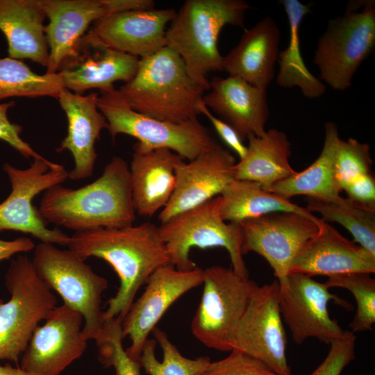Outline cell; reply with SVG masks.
<instances>
[{
    "label": "cell",
    "instance_id": "6da1fadb",
    "mask_svg": "<svg viewBox=\"0 0 375 375\" xmlns=\"http://www.w3.org/2000/svg\"><path fill=\"white\" fill-rule=\"evenodd\" d=\"M67 246L85 260L92 256L104 260L118 275L119 287L106 302L104 321L123 320L140 287L158 268L170 264L158 226L149 222L74 232Z\"/></svg>",
    "mask_w": 375,
    "mask_h": 375
},
{
    "label": "cell",
    "instance_id": "7a4b0ae2",
    "mask_svg": "<svg viewBox=\"0 0 375 375\" xmlns=\"http://www.w3.org/2000/svg\"><path fill=\"white\" fill-rule=\"evenodd\" d=\"M38 211L44 221L74 232L133 225L129 167L115 156L90 184L78 189L56 185L44 191Z\"/></svg>",
    "mask_w": 375,
    "mask_h": 375
},
{
    "label": "cell",
    "instance_id": "3957f363",
    "mask_svg": "<svg viewBox=\"0 0 375 375\" xmlns=\"http://www.w3.org/2000/svg\"><path fill=\"white\" fill-rule=\"evenodd\" d=\"M119 90L134 110L170 123L197 119V104L206 91L167 46L140 58L135 75Z\"/></svg>",
    "mask_w": 375,
    "mask_h": 375
},
{
    "label": "cell",
    "instance_id": "277c9868",
    "mask_svg": "<svg viewBox=\"0 0 375 375\" xmlns=\"http://www.w3.org/2000/svg\"><path fill=\"white\" fill-rule=\"evenodd\" d=\"M249 9L242 0H187L166 30L167 47L182 58L190 76L206 90L210 88L208 74L223 71L217 45L226 25L244 28Z\"/></svg>",
    "mask_w": 375,
    "mask_h": 375
},
{
    "label": "cell",
    "instance_id": "5b68a950",
    "mask_svg": "<svg viewBox=\"0 0 375 375\" xmlns=\"http://www.w3.org/2000/svg\"><path fill=\"white\" fill-rule=\"evenodd\" d=\"M31 262L39 278L60 295L65 304L83 315L84 338L96 341L105 322L101 294L108 288L107 279L96 274L74 251L51 243L37 244Z\"/></svg>",
    "mask_w": 375,
    "mask_h": 375
},
{
    "label": "cell",
    "instance_id": "8992f818",
    "mask_svg": "<svg viewBox=\"0 0 375 375\" xmlns=\"http://www.w3.org/2000/svg\"><path fill=\"white\" fill-rule=\"evenodd\" d=\"M220 196L179 213L158 226L170 264L187 271L197 267L190 258L193 247L224 248L228 253L232 269L249 278L242 253V235L240 224L225 222L220 215Z\"/></svg>",
    "mask_w": 375,
    "mask_h": 375
},
{
    "label": "cell",
    "instance_id": "52a82bcc",
    "mask_svg": "<svg viewBox=\"0 0 375 375\" xmlns=\"http://www.w3.org/2000/svg\"><path fill=\"white\" fill-rule=\"evenodd\" d=\"M10 298H0V360L18 363L40 322L56 306V297L36 274L31 260L20 255L5 275Z\"/></svg>",
    "mask_w": 375,
    "mask_h": 375
},
{
    "label": "cell",
    "instance_id": "ba28073f",
    "mask_svg": "<svg viewBox=\"0 0 375 375\" xmlns=\"http://www.w3.org/2000/svg\"><path fill=\"white\" fill-rule=\"evenodd\" d=\"M97 106L112 140L126 134L146 149H168L188 161L219 144L197 119L170 123L149 117L134 110L115 88L100 92Z\"/></svg>",
    "mask_w": 375,
    "mask_h": 375
},
{
    "label": "cell",
    "instance_id": "9c48e42d",
    "mask_svg": "<svg viewBox=\"0 0 375 375\" xmlns=\"http://www.w3.org/2000/svg\"><path fill=\"white\" fill-rule=\"evenodd\" d=\"M360 6H350L343 16L329 21L315 52L320 79L335 90L351 87L355 73L375 47L374 1Z\"/></svg>",
    "mask_w": 375,
    "mask_h": 375
},
{
    "label": "cell",
    "instance_id": "30bf717a",
    "mask_svg": "<svg viewBox=\"0 0 375 375\" xmlns=\"http://www.w3.org/2000/svg\"><path fill=\"white\" fill-rule=\"evenodd\" d=\"M203 290L192 321L194 337L205 346L231 351L234 331L258 286L232 268L214 265L203 269Z\"/></svg>",
    "mask_w": 375,
    "mask_h": 375
},
{
    "label": "cell",
    "instance_id": "8fae6325",
    "mask_svg": "<svg viewBox=\"0 0 375 375\" xmlns=\"http://www.w3.org/2000/svg\"><path fill=\"white\" fill-rule=\"evenodd\" d=\"M3 169L12 190L0 203V232L19 231L31 234L42 242L67 246L70 236L60 230L48 228L33 205L36 195L66 180L68 172L64 166L43 158L34 159L26 169H17L9 163Z\"/></svg>",
    "mask_w": 375,
    "mask_h": 375
},
{
    "label": "cell",
    "instance_id": "7c38bea8",
    "mask_svg": "<svg viewBox=\"0 0 375 375\" xmlns=\"http://www.w3.org/2000/svg\"><path fill=\"white\" fill-rule=\"evenodd\" d=\"M278 303V283L258 286L232 337L231 347L265 364L279 375H292Z\"/></svg>",
    "mask_w": 375,
    "mask_h": 375
},
{
    "label": "cell",
    "instance_id": "4fadbf2b",
    "mask_svg": "<svg viewBox=\"0 0 375 375\" xmlns=\"http://www.w3.org/2000/svg\"><path fill=\"white\" fill-rule=\"evenodd\" d=\"M331 301L349 309L350 305L332 294L325 283L311 276L292 273L278 283L281 314L298 344L314 338L330 345L343 336L345 331L330 316L328 306Z\"/></svg>",
    "mask_w": 375,
    "mask_h": 375
},
{
    "label": "cell",
    "instance_id": "5bb4252c",
    "mask_svg": "<svg viewBox=\"0 0 375 375\" xmlns=\"http://www.w3.org/2000/svg\"><path fill=\"white\" fill-rule=\"evenodd\" d=\"M323 220L294 212H272L246 219L242 229V253L253 251L273 269L278 283L290 273L294 258L319 231Z\"/></svg>",
    "mask_w": 375,
    "mask_h": 375
},
{
    "label": "cell",
    "instance_id": "9a60e30c",
    "mask_svg": "<svg viewBox=\"0 0 375 375\" xmlns=\"http://www.w3.org/2000/svg\"><path fill=\"white\" fill-rule=\"evenodd\" d=\"M203 269H177L171 264L158 268L149 278L142 294L131 306L122 322V336L128 337L127 354L139 362L148 336L167 309L188 291L203 283Z\"/></svg>",
    "mask_w": 375,
    "mask_h": 375
},
{
    "label": "cell",
    "instance_id": "2e32d148",
    "mask_svg": "<svg viewBox=\"0 0 375 375\" xmlns=\"http://www.w3.org/2000/svg\"><path fill=\"white\" fill-rule=\"evenodd\" d=\"M35 330L22 356L20 367L29 375H60L87 347L83 315L63 303L56 306Z\"/></svg>",
    "mask_w": 375,
    "mask_h": 375
},
{
    "label": "cell",
    "instance_id": "e0dca14e",
    "mask_svg": "<svg viewBox=\"0 0 375 375\" xmlns=\"http://www.w3.org/2000/svg\"><path fill=\"white\" fill-rule=\"evenodd\" d=\"M235 164L231 152L219 144L190 161L181 162L175 171L174 192L159 213L160 224L219 196L235 180Z\"/></svg>",
    "mask_w": 375,
    "mask_h": 375
},
{
    "label": "cell",
    "instance_id": "ac0fdd59",
    "mask_svg": "<svg viewBox=\"0 0 375 375\" xmlns=\"http://www.w3.org/2000/svg\"><path fill=\"white\" fill-rule=\"evenodd\" d=\"M139 61L137 57L102 45L87 32L57 73L64 88L73 92L83 94L92 89L103 92L114 89L117 81L129 82Z\"/></svg>",
    "mask_w": 375,
    "mask_h": 375
},
{
    "label": "cell",
    "instance_id": "d6986e66",
    "mask_svg": "<svg viewBox=\"0 0 375 375\" xmlns=\"http://www.w3.org/2000/svg\"><path fill=\"white\" fill-rule=\"evenodd\" d=\"M176 14L173 8L113 13L96 21L88 32L108 48L142 58L167 46L165 28Z\"/></svg>",
    "mask_w": 375,
    "mask_h": 375
},
{
    "label": "cell",
    "instance_id": "ffe728a7",
    "mask_svg": "<svg viewBox=\"0 0 375 375\" xmlns=\"http://www.w3.org/2000/svg\"><path fill=\"white\" fill-rule=\"evenodd\" d=\"M375 272V256L342 235L323 221L317 234L294 258L290 274L328 278L347 274Z\"/></svg>",
    "mask_w": 375,
    "mask_h": 375
},
{
    "label": "cell",
    "instance_id": "44dd1931",
    "mask_svg": "<svg viewBox=\"0 0 375 375\" xmlns=\"http://www.w3.org/2000/svg\"><path fill=\"white\" fill-rule=\"evenodd\" d=\"M208 90L202 97L205 105L228 124L243 141L265 133L269 118L267 90L228 76L212 78Z\"/></svg>",
    "mask_w": 375,
    "mask_h": 375
},
{
    "label": "cell",
    "instance_id": "7402d4cb",
    "mask_svg": "<svg viewBox=\"0 0 375 375\" xmlns=\"http://www.w3.org/2000/svg\"><path fill=\"white\" fill-rule=\"evenodd\" d=\"M98 97L97 92L83 95L63 88L57 98L67 119V134L57 151L71 152L74 167L68 172V178L72 180L92 175L97 158L94 144L101 131L108 128L107 121L98 108Z\"/></svg>",
    "mask_w": 375,
    "mask_h": 375
},
{
    "label": "cell",
    "instance_id": "603a6c76",
    "mask_svg": "<svg viewBox=\"0 0 375 375\" xmlns=\"http://www.w3.org/2000/svg\"><path fill=\"white\" fill-rule=\"evenodd\" d=\"M49 24L47 74H56L72 56L89 26L109 15L106 0H40Z\"/></svg>",
    "mask_w": 375,
    "mask_h": 375
},
{
    "label": "cell",
    "instance_id": "cb8c5ba5",
    "mask_svg": "<svg viewBox=\"0 0 375 375\" xmlns=\"http://www.w3.org/2000/svg\"><path fill=\"white\" fill-rule=\"evenodd\" d=\"M129 166L132 198L135 212L151 217L169 202L175 188V171L185 160L168 149H146L133 147Z\"/></svg>",
    "mask_w": 375,
    "mask_h": 375
},
{
    "label": "cell",
    "instance_id": "d4e9b609",
    "mask_svg": "<svg viewBox=\"0 0 375 375\" xmlns=\"http://www.w3.org/2000/svg\"><path fill=\"white\" fill-rule=\"evenodd\" d=\"M279 42L276 23L270 17H265L246 30L238 44L223 56V71L267 90L274 76Z\"/></svg>",
    "mask_w": 375,
    "mask_h": 375
},
{
    "label": "cell",
    "instance_id": "484cf974",
    "mask_svg": "<svg viewBox=\"0 0 375 375\" xmlns=\"http://www.w3.org/2000/svg\"><path fill=\"white\" fill-rule=\"evenodd\" d=\"M45 18L40 0H0V31L7 40L8 57L47 67Z\"/></svg>",
    "mask_w": 375,
    "mask_h": 375
},
{
    "label": "cell",
    "instance_id": "4316f807",
    "mask_svg": "<svg viewBox=\"0 0 375 375\" xmlns=\"http://www.w3.org/2000/svg\"><path fill=\"white\" fill-rule=\"evenodd\" d=\"M245 156L234 167L235 179L260 183L270 190L276 183L297 172L289 162L290 143L285 133L271 128L261 136L247 138Z\"/></svg>",
    "mask_w": 375,
    "mask_h": 375
},
{
    "label": "cell",
    "instance_id": "83f0119b",
    "mask_svg": "<svg viewBox=\"0 0 375 375\" xmlns=\"http://www.w3.org/2000/svg\"><path fill=\"white\" fill-rule=\"evenodd\" d=\"M324 128V145L318 158L304 170L274 184L270 191L288 199L305 195L308 199L330 201L340 197L342 191L333 175L335 152L340 138L333 122H326Z\"/></svg>",
    "mask_w": 375,
    "mask_h": 375
},
{
    "label": "cell",
    "instance_id": "f1b7e54d",
    "mask_svg": "<svg viewBox=\"0 0 375 375\" xmlns=\"http://www.w3.org/2000/svg\"><path fill=\"white\" fill-rule=\"evenodd\" d=\"M222 218L229 223L242 222L272 212H294L312 219L319 217L260 183L249 180H233L219 195Z\"/></svg>",
    "mask_w": 375,
    "mask_h": 375
},
{
    "label": "cell",
    "instance_id": "f546056e",
    "mask_svg": "<svg viewBox=\"0 0 375 375\" xmlns=\"http://www.w3.org/2000/svg\"><path fill=\"white\" fill-rule=\"evenodd\" d=\"M282 2L288 19L290 38L286 49L278 52L276 83L285 88L298 87L307 98L320 97L326 90L325 84L308 70L300 49V26L303 17L310 12L309 6L298 0Z\"/></svg>",
    "mask_w": 375,
    "mask_h": 375
},
{
    "label": "cell",
    "instance_id": "4dcf8cb0",
    "mask_svg": "<svg viewBox=\"0 0 375 375\" xmlns=\"http://www.w3.org/2000/svg\"><path fill=\"white\" fill-rule=\"evenodd\" d=\"M322 216L324 222H337L348 230L359 246L375 256V210L339 197L330 201L307 199L306 208Z\"/></svg>",
    "mask_w": 375,
    "mask_h": 375
},
{
    "label": "cell",
    "instance_id": "1f68e13d",
    "mask_svg": "<svg viewBox=\"0 0 375 375\" xmlns=\"http://www.w3.org/2000/svg\"><path fill=\"white\" fill-rule=\"evenodd\" d=\"M155 340L147 339L139 358L149 375H201L210 362L206 356L191 359L183 356L159 328L152 331Z\"/></svg>",
    "mask_w": 375,
    "mask_h": 375
},
{
    "label": "cell",
    "instance_id": "d6a6232c",
    "mask_svg": "<svg viewBox=\"0 0 375 375\" xmlns=\"http://www.w3.org/2000/svg\"><path fill=\"white\" fill-rule=\"evenodd\" d=\"M63 88L58 73L38 74L19 60L0 58V101L8 97L57 99Z\"/></svg>",
    "mask_w": 375,
    "mask_h": 375
},
{
    "label": "cell",
    "instance_id": "836d02e7",
    "mask_svg": "<svg viewBox=\"0 0 375 375\" xmlns=\"http://www.w3.org/2000/svg\"><path fill=\"white\" fill-rule=\"evenodd\" d=\"M326 286L349 290L356 301V312L349 324L353 333L372 329L375 323V280L369 274L353 273L328 278Z\"/></svg>",
    "mask_w": 375,
    "mask_h": 375
},
{
    "label": "cell",
    "instance_id": "e575fe53",
    "mask_svg": "<svg viewBox=\"0 0 375 375\" xmlns=\"http://www.w3.org/2000/svg\"><path fill=\"white\" fill-rule=\"evenodd\" d=\"M372 163L368 144L354 138L340 139L333 160L334 178L340 190L355 178L371 173Z\"/></svg>",
    "mask_w": 375,
    "mask_h": 375
},
{
    "label": "cell",
    "instance_id": "d590c367",
    "mask_svg": "<svg viewBox=\"0 0 375 375\" xmlns=\"http://www.w3.org/2000/svg\"><path fill=\"white\" fill-rule=\"evenodd\" d=\"M122 322L119 318L106 320L102 333L95 341L99 360L106 367H112L116 375H141L140 364L126 353L122 344Z\"/></svg>",
    "mask_w": 375,
    "mask_h": 375
},
{
    "label": "cell",
    "instance_id": "8d00e7d4",
    "mask_svg": "<svg viewBox=\"0 0 375 375\" xmlns=\"http://www.w3.org/2000/svg\"><path fill=\"white\" fill-rule=\"evenodd\" d=\"M201 375H279L259 360L232 349L226 358L210 362Z\"/></svg>",
    "mask_w": 375,
    "mask_h": 375
},
{
    "label": "cell",
    "instance_id": "74e56055",
    "mask_svg": "<svg viewBox=\"0 0 375 375\" xmlns=\"http://www.w3.org/2000/svg\"><path fill=\"white\" fill-rule=\"evenodd\" d=\"M356 340L354 333L345 331L342 337L330 344L327 356L310 375H340L356 358Z\"/></svg>",
    "mask_w": 375,
    "mask_h": 375
},
{
    "label": "cell",
    "instance_id": "f35d334b",
    "mask_svg": "<svg viewBox=\"0 0 375 375\" xmlns=\"http://www.w3.org/2000/svg\"><path fill=\"white\" fill-rule=\"evenodd\" d=\"M15 105L14 101L0 103V140H3L26 158H43L20 136L22 126L10 122L7 112Z\"/></svg>",
    "mask_w": 375,
    "mask_h": 375
},
{
    "label": "cell",
    "instance_id": "ab89813d",
    "mask_svg": "<svg viewBox=\"0 0 375 375\" xmlns=\"http://www.w3.org/2000/svg\"><path fill=\"white\" fill-rule=\"evenodd\" d=\"M197 110L206 116L212 124L221 139L237 153L240 160L242 159L247 152V147L243 143L238 133L226 122L215 116L205 105L201 98L197 104Z\"/></svg>",
    "mask_w": 375,
    "mask_h": 375
},
{
    "label": "cell",
    "instance_id": "60d3db41",
    "mask_svg": "<svg viewBox=\"0 0 375 375\" xmlns=\"http://www.w3.org/2000/svg\"><path fill=\"white\" fill-rule=\"evenodd\" d=\"M342 191L355 203L375 210V179L372 172L355 178Z\"/></svg>",
    "mask_w": 375,
    "mask_h": 375
},
{
    "label": "cell",
    "instance_id": "b9f144b4",
    "mask_svg": "<svg viewBox=\"0 0 375 375\" xmlns=\"http://www.w3.org/2000/svg\"><path fill=\"white\" fill-rule=\"evenodd\" d=\"M35 247L33 240L28 238H18L10 241L0 240V262L10 259L15 253L30 251Z\"/></svg>",
    "mask_w": 375,
    "mask_h": 375
},
{
    "label": "cell",
    "instance_id": "7bdbcfd3",
    "mask_svg": "<svg viewBox=\"0 0 375 375\" xmlns=\"http://www.w3.org/2000/svg\"><path fill=\"white\" fill-rule=\"evenodd\" d=\"M109 15L133 10H148L154 8L153 0H106Z\"/></svg>",
    "mask_w": 375,
    "mask_h": 375
},
{
    "label": "cell",
    "instance_id": "ee69618b",
    "mask_svg": "<svg viewBox=\"0 0 375 375\" xmlns=\"http://www.w3.org/2000/svg\"><path fill=\"white\" fill-rule=\"evenodd\" d=\"M0 375H29L20 367H12L9 364L0 365Z\"/></svg>",
    "mask_w": 375,
    "mask_h": 375
}]
</instances>
